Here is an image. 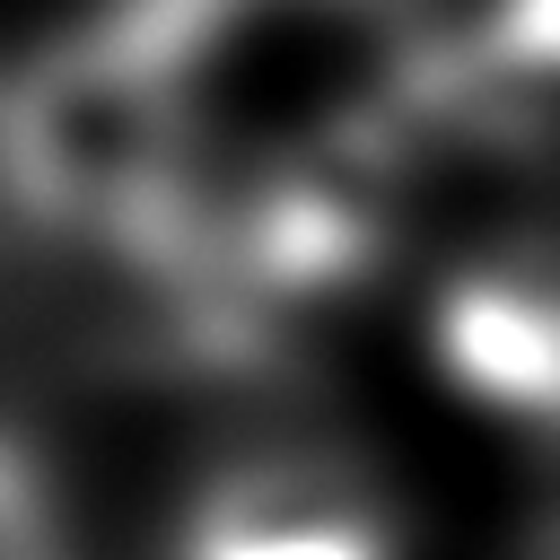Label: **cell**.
<instances>
[{"label": "cell", "mask_w": 560, "mask_h": 560, "mask_svg": "<svg viewBox=\"0 0 560 560\" xmlns=\"http://www.w3.org/2000/svg\"><path fill=\"white\" fill-rule=\"evenodd\" d=\"M0 192L35 228L79 236L166 289L192 228V166L158 70L114 9L0 88Z\"/></svg>", "instance_id": "obj_1"}, {"label": "cell", "mask_w": 560, "mask_h": 560, "mask_svg": "<svg viewBox=\"0 0 560 560\" xmlns=\"http://www.w3.org/2000/svg\"><path fill=\"white\" fill-rule=\"evenodd\" d=\"M175 560H394V525L350 464L315 446H245L184 499Z\"/></svg>", "instance_id": "obj_2"}, {"label": "cell", "mask_w": 560, "mask_h": 560, "mask_svg": "<svg viewBox=\"0 0 560 560\" xmlns=\"http://www.w3.org/2000/svg\"><path fill=\"white\" fill-rule=\"evenodd\" d=\"M438 368L525 429H560V262L490 254L446 280L429 315Z\"/></svg>", "instance_id": "obj_3"}, {"label": "cell", "mask_w": 560, "mask_h": 560, "mask_svg": "<svg viewBox=\"0 0 560 560\" xmlns=\"http://www.w3.org/2000/svg\"><path fill=\"white\" fill-rule=\"evenodd\" d=\"M0 560H79L52 472L26 455V438L0 429Z\"/></svg>", "instance_id": "obj_4"}]
</instances>
